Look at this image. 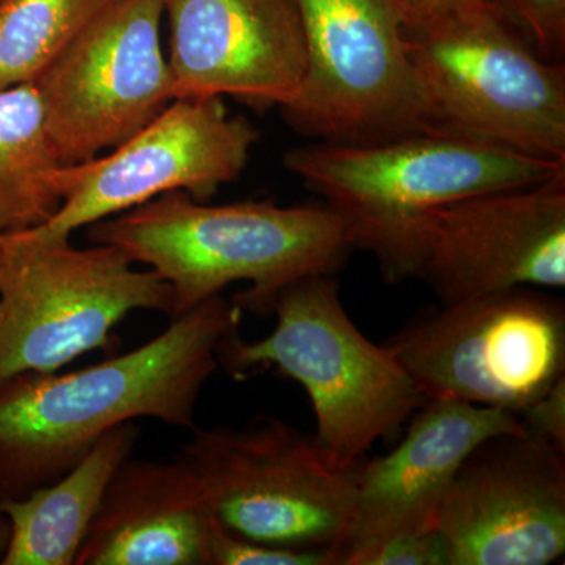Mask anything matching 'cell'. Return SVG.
<instances>
[{
    "mask_svg": "<svg viewBox=\"0 0 565 565\" xmlns=\"http://www.w3.org/2000/svg\"><path fill=\"white\" fill-rule=\"evenodd\" d=\"M273 315L275 329L263 340L230 333L218 366L237 381L275 367L299 382L313 404L316 438L343 467L366 459L426 403L392 349L367 340L349 318L333 275L286 286Z\"/></svg>",
    "mask_w": 565,
    "mask_h": 565,
    "instance_id": "3",
    "label": "cell"
},
{
    "mask_svg": "<svg viewBox=\"0 0 565 565\" xmlns=\"http://www.w3.org/2000/svg\"><path fill=\"white\" fill-rule=\"evenodd\" d=\"M355 565H449V556L444 539L434 527L375 546Z\"/></svg>",
    "mask_w": 565,
    "mask_h": 565,
    "instance_id": "22",
    "label": "cell"
},
{
    "mask_svg": "<svg viewBox=\"0 0 565 565\" xmlns=\"http://www.w3.org/2000/svg\"><path fill=\"white\" fill-rule=\"evenodd\" d=\"M259 137L247 118L228 114L223 98L174 99L109 154L58 167L62 204L40 228L71 236L174 191L210 202L239 180Z\"/></svg>",
    "mask_w": 565,
    "mask_h": 565,
    "instance_id": "12",
    "label": "cell"
},
{
    "mask_svg": "<svg viewBox=\"0 0 565 565\" xmlns=\"http://www.w3.org/2000/svg\"><path fill=\"white\" fill-rule=\"evenodd\" d=\"M61 166L35 85L0 90V234L35 228L58 211Z\"/></svg>",
    "mask_w": 565,
    "mask_h": 565,
    "instance_id": "18",
    "label": "cell"
},
{
    "mask_svg": "<svg viewBox=\"0 0 565 565\" xmlns=\"http://www.w3.org/2000/svg\"><path fill=\"white\" fill-rule=\"evenodd\" d=\"M282 163L340 215L353 250L373 253L377 263L435 207L565 170V163L433 129L373 143L318 140L286 151Z\"/></svg>",
    "mask_w": 565,
    "mask_h": 565,
    "instance_id": "4",
    "label": "cell"
},
{
    "mask_svg": "<svg viewBox=\"0 0 565 565\" xmlns=\"http://www.w3.org/2000/svg\"><path fill=\"white\" fill-rule=\"evenodd\" d=\"M429 131L565 163V66L546 62L494 3L408 28Z\"/></svg>",
    "mask_w": 565,
    "mask_h": 565,
    "instance_id": "6",
    "label": "cell"
},
{
    "mask_svg": "<svg viewBox=\"0 0 565 565\" xmlns=\"http://www.w3.org/2000/svg\"><path fill=\"white\" fill-rule=\"evenodd\" d=\"M307 46L299 95L281 109L297 132L373 143L429 131L407 55L405 0H294Z\"/></svg>",
    "mask_w": 565,
    "mask_h": 565,
    "instance_id": "10",
    "label": "cell"
},
{
    "mask_svg": "<svg viewBox=\"0 0 565 565\" xmlns=\"http://www.w3.org/2000/svg\"><path fill=\"white\" fill-rule=\"evenodd\" d=\"M212 523L184 457H129L107 487L74 565H207Z\"/></svg>",
    "mask_w": 565,
    "mask_h": 565,
    "instance_id": "16",
    "label": "cell"
},
{
    "mask_svg": "<svg viewBox=\"0 0 565 565\" xmlns=\"http://www.w3.org/2000/svg\"><path fill=\"white\" fill-rule=\"evenodd\" d=\"M435 527L449 565H548L565 553V451L533 434L476 446Z\"/></svg>",
    "mask_w": 565,
    "mask_h": 565,
    "instance_id": "13",
    "label": "cell"
},
{
    "mask_svg": "<svg viewBox=\"0 0 565 565\" xmlns=\"http://www.w3.org/2000/svg\"><path fill=\"white\" fill-rule=\"evenodd\" d=\"M546 62L563 63L565 54V0H493Z\"/></svg>",
    "mask_w": 565,
    "mask_h": 565,
    "instance_id": "21",
    "label": "cell"
},
{
    "mask_svg": "<svg viewBox=\"0 0 565 565\" xmlns=\"http://www.w3.org/2000/svg\"><path fill=\"white\" fill-rule=\"evenodd\" d=\"M386 345L424 399L523 408L565 377V305L546 289H505L412 319Z\"/></svg>",
    "mask_w": 565,
    "mask_h": 565,
    "instance_id": "8",
    "label": "cell"
},
{
    "mask_svg": "<svg viewBox=\"0 0 565 565\" xmlns=\"http://www.w3.org/2000/svg\"><path fill=\"white\" fill-rule=\"evenodd\" d=\"M9 522H7L6 516L0 515V559H2L3 553H6L7 544H9Z\"/></svg>",
    "mask_w": 565,
    "mask_h": 565,
    "instance_id": "25",
    "label": "cell"
},
{
    "mask_svg": "<svg viewBox=\"0 0 565 565\" xmlns=\"http://www.w3.org/2000/svg\"><path fill=\"white\" fill-rule=\"evenodd\" d=\"M207 565H341L330 550H292L245 541L212 523Z\"/></svg>",
    "mask_w": 565,
    "mask_h": 565,
    "instance_id": "20",
    "label": "cell"
},
{
    "mask_svg": "<svg viewBox=\"0 0 565 565\" xmlns=\"http://www.w3.org/2000/svg\"><path fill=\"white\" fill-rule=\"evenodd\" d=\"M174 99L230 98L285 109L307 71L294 0H162Z\"/></svg>",
    "mask_w": 565,
    "mask_h": 565,
    "instance_id": "14",
    "label": "cell"
},
{
    "mask_svg": "<svg viewBox=\"0 0 565 565\" xmlns=\"http://www.w3.org/2000/svg\"><path fill=\"white\" fill-rule=\"evenodd\" d=\"M379 266L386 281L426 282L441 305L520 286L563 289L565 170L426 212Z\"/></svg>",
    "mask_w": 565,
    "mask_h": 565,
    "instance_id": "9",
    "label": "cell"
},
{
    "mask_svg": "<svg viewBox=\"0 0 565 565\" xmlns=\"http://www.w3.org/2000/svg\"><path fill=\"white\" fill-rule=\"evenodd\" d=\"M388 455L356 468L355 504L341 565L403 535L434 530L438 509L471 451L503 434L527 433L519 416L498 407L427 399Z\"/></svg>",
    "mask_w": 565,
    "mask_h": 565,
    "instance_id": "15",
    "label": "cell"
},
{
    "mask_svg": "<svg viewBox=\"0 0 565 565\" xmlns=\"http://www.w3.org/2000/svg\"><path fill=\"white\" fill-rule=\"evenodd\" d=\"M519 418L527 433L565 451V377L523 408Z\"/></svg>",
    "mask_w": 565,
    "mask_h": 565,
    "instance_id": "23",
    "label": "cell"
},
{
    "mask_svg": "<svg viewBox=\"0 0 565 565\" xmlns=\"http://www.w3.org/2000/svg\"><path fill=\"white\" fill-rule=\"evenodd\" d=\"M87 228L92 244L120 248L172 286L173 316L239 281L248 288L233 303L248 313L273 315L286 286L310 275L337 274L353 250L343 221L326 203L210 204L181 191Z\"/></svg>",
    "mask_w": 565,
    "mask_h": 565,
    "instance_id": "2",
    "label": "cell"
},
{
    "mask_svg": "<svg viewBox=\"0 0 565 565\" xmlns=\"http://www.w3.org/2000/svg\"><path fill=\"white\" fill-rule=\"evenodd\" d=\"M162 0H110L32 84L63 166L96 158L174 102Z\"/></svg>",
    "mask_w": 565,
    "mask_h": 565,
    "instance_id": "11",
    "label": "cell"
},
{
    "mask_svg": "<svg viewBox=\"0 0 565 565\" xmlns=\"http://www.w3.org/2000/svg\"><path fill=\"white\" fill-rule=\"evenodd\" d=\"M140 429L125 423L99 438L68 473L20 500H0L10 526L2 565H74L111 479L132 457Z\"/></svg>",
    "mask_w": 565,
    "mask_h": 565,
    "instance_id": "17",
    "label": "cell"
},
{
    "mask_svg": "<svg viewBox=\"0 0 565 565\" xmlns=\"http://www.w3.org/2000/svg\"><path fill=\"white\" fill-rule=\"evenodd\" d=\"M110 0H0V90L32 82Z\"/></svg>",
    "mask_w": 565,
    "mask_h": 565,
    "instance_id": "19",
    "label": "cell"
},
{
    "mask_svg": "<svg viewBox=\"0 0 565 565\" xmlns=\"http://www.w3.org/2000/svg\"><path fill=\"white\" fill-rule=\"evenodd\" d=\"M244 311L211 297L159 337L73 373H24L0 384V500L57 481L99 438L125 423L158 419L195 429L196 404L218 367L222 341Z\"/></svg>",
    "mask_w": 565,
    "mask_h": 565,
    "instance_id": "1",
    "label": "cell"
},
{
    "mask_svg": "<svg viewBox=\"0 0 565 565\" xmlns=\"http://www.w3.org/2000/svg\"><path fill=\"white\" fill-rule=\"evenodd\" d=\"M136 266L114 245L79 248L40 226L0 234V384L111 351L134 311L172 318V286Z\"/></svg>",
    "mask_w": 565,
    "mask_h": 565,
    "instance_id": "5",
    "label": "cell"
},
{
    "mask_svg": "<svg viewBox=\"0 0 565 565\" xmlns=\"http://www.w3.org/2000/svg\"><path fill=\"white\" fill-rule=\"evenodd\" d=\"M180 455L230 533L280 548L330 550L341 561L359 465L338 463L315 434L259 416L243 427H195Z\"/></svg>",
    "mask_w": 565,
    "mask_h": 565,
    "instance_id": "7",
    "label": "cell"
},
{
    "mask_svg": "<svg viewBox=\"0 0 565 565\" xmlns=\"http://www.w3.org/2000/svg\"><path fill=\"white\" fill-rule=\"evenodd\" d=\"M492 2L493 0H405L408 11L407 29L445 20Z\"/></svg>",
    "mask_w": 565,
    "mask_h": 565,
    "instance_id": "24",
    "label": "cell"
}]
</instances>
